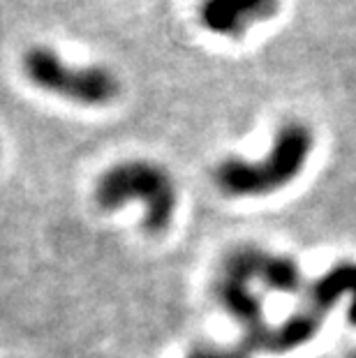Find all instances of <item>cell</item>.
Returning <instances> with one entry per match:
<instances>
[{"mask_svg": "<svg viewBox=\"0 0 356 358\" xmlns=\"http://www.w3.org/2000/svg\"><path fill=\"white\" fill-rule=\"evenodd\" d=\"M352 292V306H350V322L356 326V266L343 264L329 271L327 275L315 282V287L310 289V310L329 312V308L336 303L340 296Z\"/></svg>", "mask_w": 356, "mask_h": 358, "instance_id": "6", "label": "cell"}, {"mask_svg": "<svg viewBox=\"0 0 356 358\" xmlns=\"http://www.w3.org/2000/svg\"><path fill=\"white\" fill-rule=\"evenodd\" d=\"M132 201L143 206V229L160 234L176 215V182L150 159L118 162L97 178L95 203L102 210H118Z\"/></svg>", "mask_w": 356, "mask_h": 358, "instance_id": "1", "label": "cell"}, {"mask_svg": "<svg viewBox=\"0 0 356 358\" xmlns=\"http://www.w3.org/2000/svg\"><path fill=\"white\" fill-rule=\"evenodd\" d=\"M257 280H262L269 289L276 292H297L301 287L299 266L287 257H271L262 255L259 266H257Z\"/></svg>", "mask_w": 356, "mask_h": 358, "instance_id": "7", "label": "cell"}, {"mask_svg": "<svg viewBox=\"0 0 356 358\" xmlns=\"http://www.w3.org/2000/svg\"><path fill=\"white\" fill-rule=\"evenodd\" d=\"M350 358H356V354H352V356H350Z\"/></svg>", "mask_w": 356, "mask_h": 358, "instance_id": "9", "label": "cell"}, {"mask_svg": "<svg viewBox=\"0 0 356 358\" xmlns=\"http://www.w3.org/2000/svg\"><path fill=\"white\" fill-rule=\"evenodd\" d=\"M187 358H225V352H220V349H194Z\"/></svg>", "mask_w": 356, "mask_h": 358, "instance_id": "8", "label": "cell"}, {"mask_svg": "<svg viewBox=\"0 0 356 358\" xmlns=\"http://www.w3.org/2000/svg\"><path fill=\"white\" fill-rule=\"evenodd\" d=\"M280 0H199L197 19L218 37L241 40L252 26L273 19Z\"/></svg>", "mask_w": 356, "mask_h": 358, "instance_id": "4", "label": "cell"}, {"mask_svg": "<svg viewBox=\"0 0 356 358\" xmlns=\"http://www.w3.org/2000/svg\"><path fill=\"white\" fill-rule=\"evenodd\" d=\"M322 315L315 310H301L297 315H292L287 322H283L278 329H269L266 324L262 329L245 335V349L248 352H273L285 354L292 352L301 345H306L308 340L315 338V333L320 331Z\"/></svg>", "mask_w": 356, "mask_h": 358, "instance_id": "5", "label": "cell"}, {"mask_svg": "<svg viewBox=\"0 0 356 358\" xmlns=\"http://www.w3.org/2000/svg\"><path fill=\"white\" fill-rule=\"evenodd\" d=\"M24 77L35 88L83 106H107L120 97V79L104 65H74L56 49L35 44L21 56Z\"/></svg>", "mask_w": 356, "mask_h": 358, "instance_id": "3", "label": "cell"}, {"mask_svg": "<svg viewBox=\"0 0 356 358\" xmlns=\"http://www.w3.org/2000/svg\"><path fill=\"white\" fill-rule=\"evenodd\" d=\"M313 150V132L301 123H287L276 134L271 153L255 162L229 157L215 169V185L229 196L276 192L299 176Z\"/></svg>", "mask_w": 356, "mask_h": 358, "instance_id": "2", "label": "cell"}]
</instances>
